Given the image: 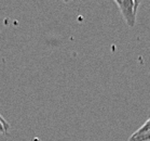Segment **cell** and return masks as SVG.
<instances>
[{
  "mask_svg": "<svg viewBox=\"0 0 150 141\" xmlns=\"http://www.w3.org/2000/svg\"><path fill=\"white\" fill-rule=\"evenodd\" d=\"M115 1L118 4L127 26L133 27L136 22V11H135L134 0H115Z\"/></svg>",
  "mask_w": 150,
  "mask_h": 141,
  "instance_id": "obj_1",
  "label": "cell"
},
{
  "mask_svg": "<svg viewBox=\"0 0 150 141\" xmlns=\"http://www.w3.org/2000/svg\"><path fill=\"white\" fill-rule=\"evenodd\" d=\"M10 129V124L0 115V135H7Z\"/></svg>",
  "mask_w": 150,
  "mask_h": 141,
  "instance_id": "obj_2",
  "label": "cell"
},
{
  "mask_svg": "<svg viewBox=\"0 0 150 141\" xmlns=\"http://www.w3.org/2000/svg\"><path fill=\"white\" fill-rule=\"evenodd\" d=\"M136 131H138V132H144V131H150V118L148 120H147L146 123L142 126V127H139L138 129H137Z\"/></svg>",
  "mask_w": 150,
  "mask_h": 141,
  "instance_id": "obj_3",
  "label": "cell"
},
{
  "mask_svg": "<svg viewBox=\"0 0 150 141\" xmlns=\"http://www.w3.org/2000/svg\"><path fill=\"white\" fill-rule=\"evenodd\" d=\"M134 4H135V11L137 12V9L139 7V4H142V0H134Z\"/></svg>",
  "mask_w": 150,
  "mask_h": 141,
  "instance_id": "obj_4",
  "label": "cell"
},
{
  "mask_svg": "<svg viewBox=\"0 0 150 141\" xmlns=\"http://www.w3.org/2000/svg\"><path fill=\"white\" fill-rule=\"evenodd\" d=\"M63 1H64V2H66V4H67V2H70V1H72V0H63Z\"/></svg>",
  "mask_w": 150,
  "mask_h": 141,
  "instance_id": "obj_5",
  "label": "cell"
},
{
  "mask_svg": "<svg viewBox=\"0 0 150 141\" xmlns=\"http://www.w3.org/2000/svg\"><path fill=\"white\" fill-rule=\"evenodd\" d=\"M148 141H150V140H148Z\"/></svg>",
  "mask_w": 150,
  "mask_h": 141,
  "instance_id": "obj_6",
  "label": "cell"
}]
</instances>
